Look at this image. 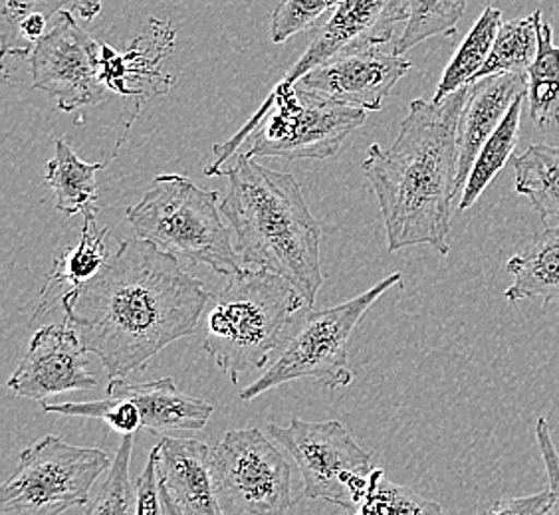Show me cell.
<instances>
[{"label": "cell", "mask_w": 559, "mask_h": 515, "mask_svg": "<svg viewBox=\"0 0 559 515\" xmlns=\"http://www.w3.org/2000/svg\"><path fill=\"white\" fill-rule=\"evenodd\" d=\"M135 490H138V510H135V515H163L157 456H155L153 451H151L143 472H141L138 482H135Z\"/></svg>", "instance_id": "1f68e13d"}, {"label": "cell", "mask_w": 559, "mask_h": 515, "mask_svg": "<svg viewBox=\"0 0 559 515\" xmlns=\"http://www.w3.org/2000/svg\"><path fill=\"white\" fill-rule=\"evenodd\" d=\"M551 492L504 498L490 505L483 515H549Z\"/></svg>", "instance_id": "836d02e7"}, {"label": "cell", "mask_w": 559, "mask_h": 515, "mask_svg": "<svg viewBox=\"0 0 559 515\" xmlns=\"http://www.w3.org/2000/svg\"><path fill=\"white\" fill-rule=\"evenodd\" d=\"M536 442H538L539 454L548 472L549 492H551V510L549 515H559V452L551 441L548 420L539 417L536 422Z\"/></svg>", "instance_id": "d6a6232c"}, {"label": "cell", "mask_w": 559, "mask_h": 515, "mask_svg": "<svg viewBox=\"0 0 559 515\" xmlns=\"http://www.w3.org/2000/svg\"><path fill=\"white\" fill-rule=\"evenodd\" d=\"M349 515H447L441 505L407 486L389 480L381 468L371 474L366 498Z\"/></svg>", "instance_id": "f546056e"}, {"label": "cell", "mask_w": 559, "mask_h": 515, "mask_svg": "<svg viewBox=\"0 0 559 515\" xmlns=\"http://www.w3.org/2000/svg\"><path fill=\"white\" fill-rule=\"evenodd\" d=\"M512 165L516 193L527 196L544 223H559V145L532 143Z\"/></svg>", "instance_id": "7402d4cb"}, {"label": "cell", "mask_w": 559, "mask_h": 515, "mask_svg": "<svg viewBox=\"0 0 559 515\" xmlns=\"http://www.w3.org/2000/svg\"><path fill=\"white\" fill-rule=\"evenodd\" d=\"M468 87L442 101L413 99L393 145L367 149L364 172L381 206L391 254L411 247L451 252L452 201L461 193L456 133Z\"/></svg>", "instance_id": "7a4b0ae2"}, {"label": "cell", "mask_w": 559, "mask_h": 515, "mask_svg": "<svg viewBox=\"0 0 559 515\" xmlns=\"http://www.w3.org/2000/svg\"><path fill=\"white\" fill-rule=\"evenodd\" d=\"M159 492H162L163 515H187L183 507L173 500L171 494L165 490L162 482H159Z\"/></svg>", "instance_id": "d590c367"}, {"label": "cell", "mask_w": 559, "mask_h": 515, "mask_svg": "<svg viewBox=\"0 0 559 515\" xmlns=\"http://www.w3.org/2000/svg\"><path fill=\"white\" fill-rule=\"evenodd\" d=\"M223 515H286L296 504L292 466L259 429H233L213 448Z\"/></svg>", "instance_id": "30bf717a"}, {"label": "cell", "mask_w": 559, "mask_h": 515, "mask_svg": "<svg viewBox=\"0 0 559 515\" xmlns=\"http://www.w3.org/2000/svg\"><path fill=\"white\" fill-rule=\"evenodd\" d=\"M502 11L496 7H486L480 19L474 22L468 36L464 38L456 55L452 56L441 77V84L435 92L432 101H442L444 97L459 92L461 87L471 86L476 74L483 70L488 56L492 52L496 36L502 28Z\"/></svg>", "instance_id": "cb8c5ba5"}, {"label": "cell", "mask_w": 559, "mask_h": 515, "mask_svg": "<svg viewBox=\"0 0 559 515\" xmlns=\"http://www.w3.org/2000/svg\"><path fill=\"white\" fill-rule=\"evenodd\" d=\"M221 175L228 177L221 213L233 230L240 262L290 282L312 308L323 286L322 228L310 213L296 177L247 157H237Z\"/></svg>", "instance_id": "3957f363"}, {"label": "cell", "mask_w": 559, "mask_h": 515, "mask_svg": "<svg viewBox=\"0 0 559 515\" xmlns=\"http://www.w3.org/2000/svg\"><path fill=\"white\" fill-rule=\"evenodd\" d=\"M75 7V0H0V48L2 56L28 58L48 33V22Z\"/></svg>", "instance_id": "44dd1931"}, {"label": "cell", "mask_w": 559, "mask_h": 515, "mask_svg": "<svg viewBox=\"0 0 559 515\" xmlns=\"http://www.w3.org/2000/svg\"><path fill=\"white\" fill-rule=\"evenodd\" d=\"M527 94V72L488 75L468 87L459 118V191L471 177L486 141L504 121L518 96Z\"/></svg>", "instance_id": "9a60e30c"}, {"label": "cell", "mask_w": 559, "mask_h": 515, "mask_svg": "<svg viewBox=\"0 0 559 515\" xmlns=\"http://www.w3.org/2000/svg\"><path fill=\"white\" fill-rule=\"evenodd\" d=\"M514 278L504 291L512 303L524 300L559 301V223L548 225L534 240L506 262Z\"/></svg>", "instance_id": "d6986e66"}, {"label": "cell", "mask_w": 559, "mask_h": 515, "mask_svg": "<svg viewBox=\"0 0 559 515\" xmlns=\"http://www.w3.org/2000/svg\"><path fill=\"white\" fill-rule=\"evenodd\" d=\"M86 345L68 323H50L34 333L21 366L7 381L16 397L46 403L70 391H92L97 376L87 371Z\"/></svg>", "instance_id": "7c38bea8"}, {"label": "cell", "mask_w": 559, "mask_h": 515, "mask_svg": "<svg viewBox=\"0 0 559 515\" xmlns=\"http://www.w3.org/2000/svg\"><path fill=\"white\" fill-rule=\"evenodd\" d=\"M344 0H280L270 19V40L286 43L296 34L318 28Z\"/></svg>", "instance_id": "4dcf8cb0"}, {"label": "cell", "mask_w": 559, "mask_h": 515, "mask_svg": "<svg viewBox=\"0 0 559 515\" xmlns=\"http://www.w3.org/2000/svg\"><path fill=\"white\" fill-rule=\"evenodd\" d=\"M411 65L407 58L395 52L389 55L376 46L323 62L304 75L296 86L352 108L379 111Z\"/></svg>", "instance_id": "5bb4252c"}, {"label": "cell", "mask_w": 559, "mask_h": 515, "mask_svg": "<svg viewBox=\"0 0 559 515\" xmlns=\"http://www.w3.org/2000/svg\"><path fill=\"white\" fill-rule=\"evenodd\" d=\"M401 282L403 276L395 272L340 306L325 310L301 308L294 313L269 369L240 391V400L250 403L298 379H313L328 388L352 385L354 373L347 361V342L369 308Z\"/></svg>", "instance_id": "52a82bcc"}, {"label": "cell", "mask_w": 559, "mask_h": 515, "mask_svg": "<svg viewBox=\"0 0 559 515\" xmlns=\"http://www.w3.org/2000/svg\"><path fill=\"white\" fill-rule=\"evenodd\" d=\"M33 87L56 97L58 108L74 111L108 99L102 82V44L75 24L64 11L34 46L31 56Z\"/></svg>", "instance_id": "8fae6325"}, {"label": "cell", "mask_w": 559, "mask_h": 515, "mask_svg": "<svg viewBox=\"0 0 559 515\" xmlns=\"http://www.w3.org/2000/svg\"><path fill=\"white\" fill-rule=\"evenodd\" d=\"M527 104L538 128L559 125V46L548 22L539 28L538 55L527 68Z\"/></svg>", "instance_id": "484cf974"}, {"label": "cell", "mask_w": 559, "mask_h": 515, "mask_svg": "<svg viewBox=\"0 0 559 515\" xmlns=\"http://www.w3.org/2000/svg\"><path fill=\"white\" fill-rule=\"evenodd\" d=\"M269 432L298 464L304 498L344 507L347 514L366 498L376 470L371 454L342 422L292 419L288 427L272 422Z\"/></svg>", "instance_id": "9c48e42d"}, {"label": "cell", "mask_w": 559, "mask_h": 515, "mask_svg": "<svg viewBox=\"0 0 559 515\" xmlns=\"http://www.w3.org/2000/svg\"><path fill=\"white\" fill-rule=\"evenodd\" d=\"M542 24V11H536L526 19L504 22L496 36L492 52L488 56L483 70L474 77L473 84L488 75L527 72V68L534 64L538 55Z\"/></svg>", "instance_id": "4316f807"}, {"label": "cell", "mask_w": 559, "mask_h": 515, "mask_svg": "<svg viewBox=\"0 0 559 515\" xmlns=\"http://www.w3.org/2000/svg\"><path fill=\"white\" fill-rule=\"evenodd\" d=\"M526 96L527 94H522L516 97V101L512 104V108L508 111L504 121L500 123V128L496 129L490 140L486 141L478 159L474 163L471 177L464 184L463 196L459 203L461 213L473 208L476 201L485 193L486 187L495 181L496 175L502 171L506 163L512 159L518 141H520V119H522Z\"/></svg>", "instance_id": "d4e9b609"}, {"label": "cell", "mask_w": 559, "mask_h": 515, "mask_svg": "<svg viewBox=\"0 0 559 515\" xmlns=\"http://www.w3.org/2000/svg\"><path fill=\"white\" fill-rule=\"evenodd\" d=\"M403 0H344L323 22L300 60L282 77L280 86H296L313 68L337 56L354 55L391 43L403 22Z\"/></svg>", "instance_id": "4fadbf2b"}, {"label": "cell", "mask_w": 559, "mask_h": 515, "mask_svg": "<svg viewBox=\"0 0 559 515\" xmlns=\"http://www.w3.org/2000/svg\"><path fill=\"white\" fill-rule=\"evenodd\" d=\"M366 109L352 108L300 86H276L237 135L215 147L206 177H218L237 157H278L288 161H325L366 123Z\"/></svg>", "instance_id": "277c9868"}, {"label": "cell", "mask_w": 559, "mask_h": 515, "mask_svg": "<svg viewBox=\"0 0 559 515\" xmlns=\"http://www.w3.org/2000/svg\"><path fill=\"white\" fill-rule=\"evenodd\" d=\"M64 323L108 379L140 373L167 345L197 330L211 296L177 258L150 240L126 238L97 276L62 294Z\"/></svg>", "instance_id": "6da1fadb"}, {"label": "cell", "mask_w": 559, "mask_h": 515, "mask_svg": "<svg viewBox=\"0 0 559 515\" xmlns=\"http://www.w3.org/2000/svg\"><path fill=\"white\" fill-rule=\"evenodd\" d=\"M159 482L187 515H223L213 480V451L194 439L162 436L153 448Z\"/></svg>", "instance_id": "e0dca14e"}, {"label": "cell", "mask_w": 559, "mask_h": 515, "mask_svg": "<svg viewBox=\"0 0 559 515\" xmlns=\"http://www.w3.org/2000/svg\"><path fill=\"white\" fill-rule=\"evenodd\" d=\"M102 7H104V0H75L74 9L82 19L92 21L102 12Z\"/></svg>", "instance_id": "e575fe53"}, {"label": "cell", "mask_w": 559, "mask_h": 515, "mask_svg": "<svg viewBox=\"0 0 559 515\" xmlns=\"http://www.w3.org/2000/svg\"><path fill=\"white\" fill-rule=\"evenodd\" d=\"M97 213H87L84 215V226H82V235L78 244L68 248L64 254L56 258L55 268L50 272V276L46 278L43 288V300L38 310L34 313V318H38L44 310H48L50 298L55 294L58 286L70 284L72 288H78L82 284H86L90 279L97 276V272L104 268L108 252H106V237H108V228L99 230L96 228Z\"/></svg>", "instance_id": "603a6c76"}, {"label": "cell", "mask_w": 559, "mask_h": 515, "mask_svg": "<svg viewBox=\"0 0 559 515\" xmlns=\"http://www.w3.org/2000/svg\"><path fill=\"white\" fill-rule=\"evenodd\" d=\"M106 163L82 161L64 140L56 141L55 159L46 165L44 181L55 191L56 208L68 216L97 213L96 175Z\"/></svg>", "instance_id": "ffe728a7"}, {"label": "cell", "mask_w": 559, "mask_h": 515, "mask_svg": "<svg viewBox=\"0 0 559 515\" xmlns=\"http://www.w3.org/2000/svg\"><path fill=\"white\" fill-rule=\"evenodd\" d=\"M106 395L130 400L141 415L143 430L157 436H169L173 432L185 430H203L215 412L211 403L181 393L169 376L151 383L111 379Z\"/></svg>", "instance_id": "ac0fdd59"}, {"label": "cell", "mask_w": 559, "mask_h": 515, "mask_svg": "<svg viewBox=\"0 0 559 515\" xmlns=\"http://www.w3.org/2000/svg\"><path fill=\"white\" fill-rule=\"evenodd\" d=\"M175 33L167 21L150 22V31L141 33L126 55H118L109 44H102V82L111 94L135 97V116L143 96H147L145 84L151 92L165 94L173 86L171 75L163 74L162 60L171 55Z\"/></svg>", "instance_id": "2e32d148"}, {"label": "cell", "mask_w": 559, "mask_h": 515, "mask_svg": "<svg viewBox=\"0 0 559 515\" xmlns=\"http://www.w3.org/2000/svg\"><path fill=\"white\" fill-rule=\"evenodd\" d=\"M111 462L99 448L48 434L21 452L16 468L0 486V515H62L87 505L94 483Z\"/></svg>", "instance_id": "ba28073f"}, {"label": "cell", "mask_w": 559, "mask_h": 515, "mask_svg": "<svg viewBox=\"0 0 559 515\" xmlns=\"http://www.w3.org/2000/svg\"><path fill=\"white\" fill-rule=\"evenodd\" d=\"M135 237L191 264L233 276L242 270L233 230L221 218V194L185 175H159L140 203L128 208Z\"/></svg>", "instance_id": "8992f818"}, {"label": "cell", "mask_w": 559, "mask_h": 515, "mask_svg": "<svg viewBox=\"0 0 559 515\" xmlns=\"http://www.w3.org/2000/svg\"><path fill=\"white\" fill-rule=\"evenodd\" d=\"M135 434H123L111 468L96 495L90 500L84 515H135L138 490L131 483V456Z\"/></svg>", "instance_id": "f1b7e54d"}, {"label": "cell", "mask_w": 559, "mask_h": 515, "mask_svg": "<svg viewBox=\"0 0 559 515\" xmlns=\"http://www.w3.org/2000/svg\"><path fill=\"white\" fill-rule=\"evenodd\" d=\"M226 278L209 301L203 347L230 383H238L269 363L294 313L308 303L290 282L266 270L242 268Z\"/></svg>", "instance_id": "5b68a950"}, {"label": "cell", "mask_w": 559, "mask_h": 515, "mask_svg": "<svg viewBox=\"0 0 559 515\" xmlns=\"http://www.w3.org/2000/svg\"><path fill=\"white\" fill-rule=\"evenodd\" d=\"M405 31L399 36L395 55L403 56L411 48L432 36H452L466 11V0H403Z\"/></svg>", "instance_id": "83f0119b"}]
</instances>
